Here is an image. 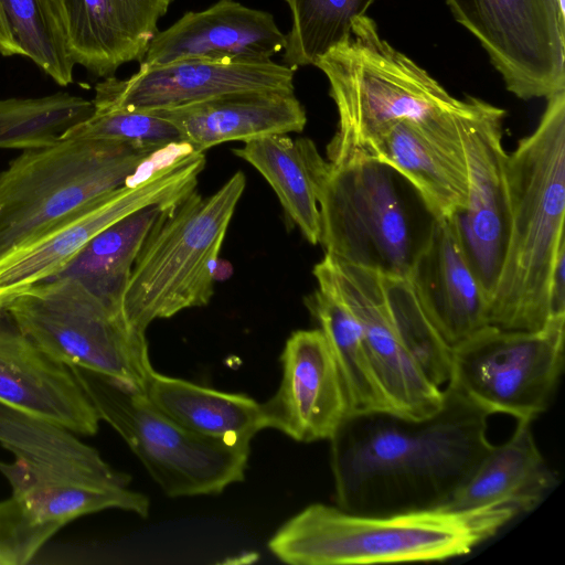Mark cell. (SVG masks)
I'll return each mask as SVG.
<instances>
[{
  "label": "cell",
  "mask_w": 565,
  "mask_h": 565,
  "mask_svg": "<svg viewBox=\"0 0 565 565\" xmlns=\"http://www.w3.org/2000/svg\"><path fill=\"white\" fill-rule=\"evenodd\" d=\"M488 417L449 383L425 418L351 414L329 440L335 505L370 515L444 508L492 446Z\"/></svg>",
  "instance_id": "1"
},
{
  "label": "cell",
  "mask_w": 565,
  "mask_h": 565,
  "mask_svg": "<svg viewBox=\"0 0 565 565\" xmlns=\"http://www.w3.org/2000/svg\"><path fill=\"white\" fill-rule=\"evenodd\" d=\"M510 228L487 324L536 331L553 317L551 286L565 256V90L547 98L536 128L507 157Z\"/></svg>",
  "instance_id": "2"
},
{
  "label": "cell",
  "mask_w": 565,
  "mask_h": 565,
  "mask_svg": "<svg viewBox=\"0 0 565 565\" xmlns=\"http://www.w3.org/2000/svg\"><path fill=\"white\" fill-rule=\"evenodd\" d=\"M351 38L320 57L339 115L327 147L328 162L370 160L374 145L397 121L422 126L457 125L478 98L457 99L424 68L380 36L375 22L362 15Z\"/></svg>",
  "instance_id": "3"
},
{
  "label": "cell",
  "mask_w": 565,
  "mask_h": 565,
  "mask_svg": "<svg viewBox=\"0 0 565 565\" xmlns=\"http://www.w3.org/2000/svg\"><path fill=\"white\" fill-rule=\"evenodd\" d=\"M516 516L509 505L370 515L313 503L276 531L268 550L291 565L443 561L471 553Z\"/></svg>",
  "instance_id": "4"
},
{
  "label": "cell",
  "mask_w": 565,
  "mask_h": 565,
  "mask_svg": "<svg viewBox=\"0 0 565 565\" xmlns=\"http://www.w3.org/2000/svg\"><path fill=\"white\" fill-rule=\"evenodd\" d=\"M313 275L359 322L391 411L415 419L434 414L444 402L451 350L425 316L408 277L329 254Z\"/></svg>",
  "instance_id": "5"
},
{
  "label": "cell",
  "mask_w": 565,
  "mask_h": 565,
  "mask_svg": "<svg viewBox=\"0 0 565 565\" xmlns=\"http://www.w3.org/2000/svg\"><path fill=\"white\" fill-rule=\"evenodd\" d=\"M74 434L0 403V445L14 457L0 461V472L15 502L54 534L79 516L107 509L147 518L149 499L128 488L130 476L115 470Z\"/></svg>",
  "instance_id": "6"
},
{
  "label": "cell",
  "mask_w": 565,
  "mask_h": 565,
  "mask_svg": "<svg viewBox=\"0 0 565 565\" xmlns=\"http://www.w3.org/2000/svg\"><path fill=\"white\" fill-rule=\"evenodd\" d=\"M243 172L215 193L196 190L166 210L148 234L132 267L124 300L128 324L142 333L151 322L210 302L218 253L244 192Z\"/></svg>",
  "instance_id": "7"
},
{
  "label": "cell",
  "mask_w": 565,
  "mask_h": 565,
  "mask_svg": "<svg viewBox=\"0 0 565 565\" xmlns=\"http://www.w3.org/2000/svg\"><path fill=\"white\" fill-rule=\"evenodd\" d=\"M154 147L61 138L0 172V255L126 181Z\"/></svg>",
  "instance_id": "8"
},
{
  "label": "cell",
  "mask_w": 565,
  "mask_h": 565,
  "mask_svg": "<svg viewBox=\"0 0 565 565\" xmlns=\"http://www.w3.org/2000/svg\"><path fill=\"white\" fill-rule=\"evenodd\" d=\"M68 367L99 419L119 434L168 497L220 494L244 480L250 443L198 435L137 390L92 370Z\"/></svg>",
  "instance_id": "9"
},
{
  "label": "cell",
  "mask_w": 565,
  "mask_h": 565,
  "mask_svg": "<svg viewBox=\"0 0 565 565\" xmlns=\"http://www.w3.org/2000/svg\"><path fill=\"white\" fill-rule=\"evenodd\" d=\"M3 305L47 356L115 379L142 392L152 369L146 333L73 278L32 285Z\"/></svg>",
  "instance_id": "10"
},
{
  "label": "cell",
  "mask_w": 565,
  "mask_h": 565,
  "mask_svg": "<svg viewBox=\"0 0 565 565\" xmlns=\"http://www.w3.org/2000/svg\"><path fill=\"white\" fill-rule=\"evenodd\" d=\"M565 315L536 331L487 326L450 351L448 383L475 405L533 422L550 406L564 367Z\"/></svg>",
  "instance_id": "11"
},
{
  "label": "cell",
  "mask_w": 565,
  "mask_h": 565,
  "mask_svg": "<svg viewBox=\"0 0 565 565\" xmlns=\"http://www.w3.org/2000/svg\"><path fill=\"white\" fill-rule=\"evenodd\" d=\"M375 160L329 163L319 196L326 254L385 275L407 277L417 247L394 180Z\"/></svg>",
  "instance_id": "12"
},
{
  "label": "cell",
  "mask_w": 565,
  "mask_h": 565,
  "mask_svg": "<svg viewBox=\"0 0 565 565\" xmlns=\"http://www.w3.org/2000/svg\"><path fill=\"white\" fill-rule=\"evenodd\" d=\"M203 152L188 150L142 181L124 184L0 255V303L56 277L98 233L148 206L174 207L196 189Z\"/></svg>",
  "instance_id": "13"
},
{
  "label": "cell",
  "mask_w": 565,
  "mask_h": 565,
  "mask_svg": "<svg viewBox=\"0 0 565 565\" xmlns=\"http://www.w3.org/2000/svg\"><path fill=\"white\" fill-rule=\"evenodd\" d=\"M521 99L565 90V11L558 0H446Z\"/></svg>",
  "instance_id": "14"
},
{
  "label": "cell",
  "mask_w": 565,
  "mask_h": 565,
  "mask_svg": "<svg viewBox=\"0 0 565 565\" xmlns=\"http://www.w3.org/2000/svg\"><path fill=\"white\" fill-rule=\"evenodd\" d=\"M504 116V109L478 99L460 125L468 195L465 210L456 216L487 305L501 271L510 228L508 152L502 143Z\"/></svg>",
  "instance_id": "15"
},
{
  "label": "cell",
  "mask_w": 565,
  "mask_h": 565,
  "mask_svg": "<svg viewBox=\"0 0 565 565\" xmlns=\"http://www.w3.org/2000/svg\"><path fill=\"white\" fill-rule=\"evenodd\" d=\"M295 70L271 60L232 62L181 60L163 65L140 64L125 79L105 78L95 87V109L152 111L200 103L250 89H294Z\"/></svg>",
  "instance_id": "16"
},
{
  "label": "cell",
  "mask_w": 565,
  "mask_h": 565,
  "mask_svg": "<svg viewBox=\"0 0 565 565\" xmlns=\"http://www.w3.org/2000/svg\"><path fill=\"white\" fill-rule=\"evenodd\" d=\"M281 382L262 403L267 428L296 441L330 440L352 414L348 388L323 332L297 330L280 355Z\"/></svg>",
  "instance_id": "17"
},
{
  "label": "cell",
  "mask_w": 565,
  "mask_h": 565,
  "mask_svg": "<svg viewBox=\"0 0 565 565\" xmlns=\"http://www.w3.org/2000/svg\"><path fill=\"white\" fill-rule=\"evenodd\" d=\"M417 300L451 350L487 327V298L466 254L457 216L433 218L408 274Z\"/></svg>",
  "instance_id": "18"
},
{
  "label": "cell",
  "mask_w": 565,
  "mask_h": 565,
  "mask_svg": "<svg viewBox=\"0 0 565 565\" xmlns=\"http://www.w3.org/2000/svg\"><path fill=\"white\" fill-rule=\"evenodd\" d=\"M0 403L84 436L100 422L70 367L42 352L1 303Z\"/></svg>",
  "instance_id": "19"
},
{
  "label": "cell",
  "mask_w": 565,
  "mask_h": 565,
  "mask_svg": "<svg viewBox=\"0 0 565 565\" xmlns=\"http://www.w3.org/2000/svg\"><path fill=\"white\" fill-rule=\"evenodd\" d=\"M286 34L267 11L235 0H218L203 11H189L152 39L143 65L181 60L265 62L285 50Z\"/></svg>",
  "instance_id": "20"
},
{
  "label": "cell",
  "mask_w": 565,
  "mask_h": 565,
  "mask_svg": "<svg viewBox=\"0 0 565 565\" xmlns=\"http://www.w3.org/2000/svg\"><path fill=\"white\" fill-rule=\"evenodd\" d=\"M74 62L98 77L140 62L173 0H50Z\"/></svg>",
  "instance_id": "21"
},
{
  "label": "cell",
  "mask_w": 565,
  "mask_h": 565,
  "mask_svg": "<svg viewBox=\"0 0 565 565\" xmlns=\"http://www.w3.org/2000/svg\"><path fill=\"white\" fill-rule=\"evenodd\" d=\"M461 121L445 127L397 121L374 145L370 156V160L388 166L407 180L433 218L456 216L467 204Z\"/></svg>",
  "instance_id": "22"
},
{
  "label": "cell",
  "mask_w": 565,
  "mask_h": 565,
  "mask_svg": "<svg viewBox=\"0 0 565 565\" xmlns=\"http://www.w3.org/2000/svg\"><path fill=\"white\" fill-rule=\"evenodd\" d=\"M170 121L192 151L226 141H250L301 132L306 110L295 90L250 89L223 94L181 107L152 110Z\"/></svg>",
  "instance_id": "23"
},
{
  "label": "cell",
  "mask_w": 565,
  "mask_h": 565,
  "mask_svg": "<svg viewBox=\"0 0 565 565\" xmlns=\"http://www.w3.org/2000/svg\"><path fill=\"white\" fill-rule=\"evenodd\" d=\"M558 483L541 452L532 423L519 420L510 438L493 445L443 509L509 505L519 515L535 510Z\"/></svg>",
  "instance_id": "24"
},
{
  "label": "cell",
  "mask_w": 565,
  "mask_h": 565,
  "mask_svg": "<svg viewBox=\"0 0 565 565\" xmlns=\"http://www.w3.org/2000/svg\"><path fill=\"white\" fill-rule=\"evenodd\" d=\"M233 153L252 164L270 184L288 218L299 227L306 239L320 242L319 196L329 172L309 138L291 139L271 135L245 142Z\"/></svg>",
  "instance_id": "25"
},
{
  "label": "cell",
  "mask_w": 565,
  "mask_h": 565,
  "mask_svg": "<svg viewBox=\"0 0 565 565\" xmlns=\"http://www.w3.org/2000/svg\"><path fill=\"white\" fill-rule=\"evenodd\" d=\"M141 394L171 420L204 437L250 443L267 428L263 406L254 398L167 376L153 367Z\"/></svg>",
  "instance_id": "26"
},
{
  "label": "cell",
  "mask_w": 565,
  "mask_h": 565,
  "mask_svg": "<svg viewBox=\"0 0 565 565\" xmlns=\"http://www.w3.org/2000/svg\"><path fill=\"white\" fill-rule=\"evenodd\" d=\"M168 209L172 207L148 206L114 223L94 236L54 278L77 280L110 309L124 313L125 294L136 258Z\"/></svg>",
  "instance_id": "27"
},
{
  "label": "cell",
  "mask_w": 565,
  "mask_h": 565,
  "mask_svg": "<svg viewBox=\"0 0 565 565\" xmlns=\"http://www.w3.org/2000/svg\"><path fill=\"white\" fill-rule=\"evenodd\" d=\"M305 305L337 358L352 414L391 411L362 329L351 311L334 295L319 287L305 298Z\"/></svg>",
  "instance_id": "28"
},
{
  "label": "cell",
  "mask_w": 565,
  "mask_h": 565,
  "mask_svg": "<svg viewBox=\"0 0 565 565\" xmlns=\"http://www.w3.org/2000/svg\"><path fill=\"white\" fill-rule=\"evenodd\" d=\"M0 55L31 60L60 86L73 83L75 64L50 0H0Z\"/></svg>",
  "instance_id": "29"
},
{
  "label": "cell",
  "mask_w": 565,
  "mask_h": 565,
  "mask_svg": "<svg viewBox=\"0 0 565 565\" xmlns=\"http://www.w3.org/2000/svg\"><path fill=\"white\" fill-rule=\"evenodd\" d=\"M94 111L92 100L70 93L0 99V148L49 146Z\"/></svg>",
  "instance_id": "30"
},
{
  "label": "cell",
  "mask_w": 565,
  "mask_h": 565,
  "mask_svg": "<svg viewBox=\"0 0 565 565\" xmlns=\"http://www.w3.org/2000/svg\"><path fill=\"white\" fill-rule=\"evenodd\" d=\"M374 0H286L291 28L286 35L284 62L296 70L315 65L351 38L352 23L365 15Z\"/></svg>",
  "instance_id": "31"
},
{
  "label": "cell",
  "mask_w": 565,
  "mask_h": 565,
  "mask_svg": "<svg viewBox=\"0 0 565 565\" xmlns=\"http://www.w3.org/2000/svg\"><path fill=\"white\" fill-rule=\"evenodd\" d=\"M62 138L85 139L154 147L159 150L182 143L178 129L150 113L128 109H95L70 128Z\"/></svg>",
  "instance_id": "32"
}]
</instances>
